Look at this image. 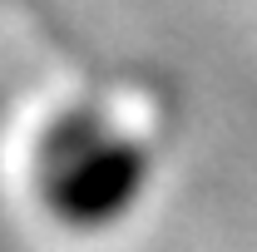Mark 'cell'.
<instances>
[{"label":"cell","mask_w":257,"mask_h":252,"mask_svg":"<svg viewBox=\"0 0 257 252\" xmlns=\"http://www.w3.org/2000/svg\"><path fill=\"white\" fill-rule=\"evenodd\" d=\"M149 149L99 104L55 109L30 149V178L50 218L79 232L119 222L149 193Z\"/></svg>","instance_id":"6da1fadb"}]
</instances>
